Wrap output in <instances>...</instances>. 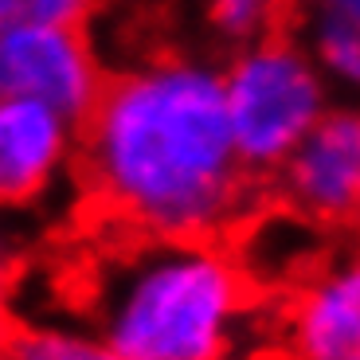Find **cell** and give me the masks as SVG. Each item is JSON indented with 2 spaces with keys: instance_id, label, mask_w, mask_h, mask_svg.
Wrapping results in <instances>:
<instances>
[{
  "instance_id": "obj_11",
  "label": "cell",
  "mask_w": 360,
  "mask_h": 360,
  "mask_svg": "<svg viewBox=\"0 0 360 360\" xmlns=\"http://www.w3.org/2000/svg\"><path fill=\"white\" fill-rule=\"evenodd\" d=\"M98 0H27L24 24H51V27H79L94 12Z\"/></svg>"
},
{
  "instance_id": "obj_9",
  "label": "cell",
  "mask_w": 360,
  "mask_h": 360,
  "mask_svg": "<svg viewBox=\"0 0 360 360\" xmlns=\"http://www.w3.org/2000/svg\"><path fill=\"white\" fill-rule=\"evenodd\" d=\"M0 349L12 360H117L94 329L75 325H32L4 337Z\"/></svg>"
},
{
  "instance_id": "obj_6",
  "label": "cell",
  "mask_w": 360,
  "mask_h": 360,
  "mask_svg": "<svg viewBox=\"0 0 360 360\" xmlns=\"http://www.w3.org/2000/svg\"><path fill=\"white\" fill-rule=\"evenodd\" d=\"M286 360H360V247L329 259L282 314Z\"/></svg>"
},
{
  "instance_id": "obj_7",
  "label": "cell",
  "mask_w": 360,
  "mask_h": 360,
  "mask_svg": "<svg viewBox=\"0 0 360 360\" xmlns=\"http://www.w3.org/2000/svg\"><path fill=\"white\" fill-rule=\"evenodd\" d=\"M79 126L32 98H0V207L44 196L67 169Z\"/></svg>"
},
{
  "instance_id": "obj_16",
  "label": "cell",
  "mask_w": 360,
  "mask_h": 360,
  "mask_svg": "<svg viewBox=\"0 0 360 360\" xmlns=\"http://www.w3.org/2000/svg\"><path fill=\"white\" fill-rule=\"evenodd\" d=\"M282 4H290V0H282Z\"/></svg>"
},
{
  "instance_id": "obj_5",
  "label": "cell",
  "mask_w": 360,
  "mask_h": 360,
  "mask_svg": "<svg viewBox=\"0 0 360 360\" xmlns=\"http://www.w3.org/2000/svg\"><path fill=\"white\" fill-rule=\"evenodd\" d=\"M282 204L317 227L356 216L360 196V102H333L278 169Z\"/></svg>"
},
{
  "instance_id": "obj_4",
  "label": "cell",
  "mask_w": 360,
  "mask_h": 360,
  "mask_svg": "<svg viewBox=\"0 0 360 360\" xmlns=\"http://www.w3.org/2000/svg\"><path fill=\"white\" fill-rule=\"evenodd\" d=\"M98 59L79 27H0V98H32L82 126L102 94Z\"/></svg>"
},
{
  "instance_id": "obj_13",
  "label": "cell",
  "mask_w": 360,
  "mask_h": 360,
  "mask_svg": "<svg viewBox=\"0 0 360 360\" xmlns=\"http://www.w3.org/2000/svg\"><path fill=\"white\" fill-rule=\"evenodd\" d=\"M24 4L27 0H0V27L24 24Z\"/></svg>"
},
{
  "instance_id": "obj_14",
  "label": "cell",
  "mask_w": 360,
  "mask_h": 360,
  "mask_svg": "<svg viewBox=\"0 0 360 360\" xmlns=\"http://www.w3.org/2000/svg\"><path fill=\"white\" fill-rule=\"evenodd\" d=\"M352 219H360V196H356V216H352Z\"/></svg>"
},
{
  "instance_id": "obj_2",
  "label": "cell",
  "mask_w": 360,
  "mask_h": 360,
  "mask_svg": "<svg viewBox=\"0 0 360 360\" xmlns=\"http://www.w3.org/2000/svg\"><path fill=\"white\" fill-rule=\"evenodd\" d=\"M90 317L117 360H243L251 274L219 239L137 235L94 266Z\"/></svg>"
},
{
  "instance_id": "obj_3",
  "label": "cell",
  "mask_w": 360,
  "mask_h": 360,
  "mask_svg": "<svg viewBox=\"0 0 360 360\" xmlns=\"http://www.w3.org/2000/svg\"><path fill=\"white\" fill-rule=\"evenodd\" d=\"M224 102L243 169L266 180L333 106V86L294 32H259L224 67Z\"/></svg>"
},
{
  "instance_id": "obj_15",
  "label": "cell",
  "mask_w": 360,
  "mask_h": 360,
  "mask_svg": "<svg viewBox=\"0 0 360 360\" xmlns=\"http://www.w3.org/2000/svg\"><path fill=\"white\" fill-rule=\"evenodd\" d=\"M0 360H12V356H8V352H4V349H0Z\"/></svg>"
},
{
  "instance_id": "obj_10",
  "label": "cell",
  "mask_w": 360,
  "mask_h": 360,
  "mask_svg": "<svg viewBox=\"0 0 360 360\" xmlns=\"http://www.w3.org/2000/svg\"><path fill=\"white\" fill-rule=\"evenodd\" d=\"M212 8V20L224 36L231 39H251L259 32H266L270 16L282 8V0H207Z\"/></svg>"
},
{
  "instance_id": "obj_1",
  "label": "cell",
  "mask_w": 360,
  "mask_h": 360,
  "mask_svg": "<svg viewBox=\"0 0 360 360\" xmlns=\"http://www.w3.org/2000/svg\"><path fill=\"white\" fill-rule=\"evenodd\" d=\"M79 129L94 200L141 239H216L251 207L224 67L207 59L172 55L114 75Z\"/></svg>"
},
{
  "instance_id": "obj_8",
  "label": "cell",
  "mask_w": 360,
  "mask_h": 360,
  "mask_svg": "<svg viewBox=\"0 0 360 360\" xmlns=\"http://www.w3.org/2000/svg\"><path fill=\"white\" fill-rule=\"evenodd\" d=\"M290 32L314 55L333 94L360 102V0H294Z\"/></svg>"
},
{
  "instance_id": "obj_12",
  "label": "cell",
  "mask_w": 360,
  "mask_h": 360,
  "mask_svg": "<svg viewBox=\"0 0 360 360\" xmlns=\"http://www.w3.org/2000/svg\"><path fill=\"white\" fill-rule=\"evenodd\" d=\"M8 337V251L0 243V345Z\"/></svg>"
}]
</instances>
